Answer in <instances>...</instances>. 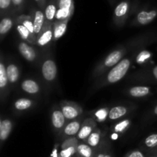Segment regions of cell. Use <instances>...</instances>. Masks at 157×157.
<instances>
[{
	"label": "cell",
	"mask_w": 157,
	"mask_h": 157,
	"mask_svg": "<svg viewBox=\"0 0 157 157\" xmlns=\"http://www.w3.org/2000/svg\"><path fill=\"white\" fill-rule=\"evenodd\" d=\"M96 157H113V151H112L111 143L107 137L104 139V142L99 148L97 149Z\"/></svg>",
	"instance_id": "obj_31"
},
{
	"label": "cell",
	"mask_w": 157,
	"mask_h": 157,
	"mask_svg": "<svg viewBox=\"0 0 157 157\" xmlns=\"http://www.w3.org/2000/svg\"><path fill=\"white\" fill-rule=\"evenodd\" d=\"M15 26H16L17 32L19 34L21 39L30 43L31 45H33V46L34 45H36V38L32 35L30 31L25 26H23L19 22L16 21V19H15Z\"/></svg>",
	"instance_id": "obj_28"
},
{
	"label": "cell",
	"mask_w": 157,
	"mask_h": 157,
	"mask_svg": "<svg viewBox=\"0 0 157 157\" xmlns=\"http://www.w3.org/2000/svg\"><path fill=\"white\" fill-rule=\"evenodd\" d=\"M33 45L21 40L17 43V48L21 56L29 62H35L39 58V52L35 49Z\"/></svg>",
	"instance_id": "obj_14"
},
{
	"label": "cell",
	"mask_w": 157,
	"mask_h": 157,
	"mask_svg": "<svg viewBox=\"0 0 157 157\" xmlns=\"http://www.w3.org/2000/svg\"><path fill=\"white\" fill-rule=\"evenodd\" d=\"M6 72H7L10 88L13 89L16 86L20 78L21 72H20L19 66L13 62H8L7 66H6Z\"/></svg>",
	"instance_id": "obj_21"
},
{
	"label": "cell",
	"mask_w": 157,
	"mask_h": 157,
	"mask_svg": "<svg viewBox=\"0 0 157 157\" xmlns=\"http://www.w3.org/2000/svg\"><path fill=\"white\" fill-rule=\"evenodd\" d=\"M108 107H103L97 109L92 111V118L94 119L97 123H104L106 120L108 119V115L110 112Z\"/></svg>",
	"instance_id": "obj_33"
},
{
	"label": "cell",
	"mask_w": 157,
	"mask_h": 157,
	"mask_svg": "<svg viewBox=\"0 0 157 157\" xmlns=\"http://www.w3.org/2000/svg\"><path fill=\"white\" fill-rule=\"evenodd\" d=\"M14 128V123L9 118L1 117L0 120V149L3 146L5 142L8 139Z\"/></svg>",
	"instance_id": "obj_18"
},
{
	"label": "cell",
	"mask_w": 157,
	"mask_h": 157,
	"mask_svg": "<svg viewBox=\"0 0 157 157\" xmlns=\"http://www.w3.org/2000/svg\"><path fill=\"white\" fill-rule=\"evenodd\" d=\"M50 118L52 130L58 135L64 127L66 123H67V119L60 107V105L55 104L52 106L50 112Z\"/></svg>",
	"instance_id": "obj_6"
},
{
	"label": "cell",
	"mask_w": 157,
	"mask_h": 157,
	"mask_svg": "<svg viewBox=\"0 0 157 157\" xmlns=\"http://www.w3.org/2000/svg\"><path fill=\"white\" fill-rule=\"evenodd\" d=\"M58 10L55 22L71 19L75 12V0H57Z\"/></svg>",
	"instance_id": "obj_9"
},
{
	"label": "cell",
	"mask_w": 157,
	"mask_h": 157,
	"mask_svg": "<svg viewBox=\"0 0 157 157\" xmlns=\"http://www.w3.org/2000/svg\"><path fill=\"white\" fill-rule=\"evenodd\" d=\"M153 114H154V115H157V105H156V106H155L154 109H153Z\"/></svg>",
	"instance_id": "obj_40"
},
{
	"label": "cell",
	"mask_w": 157,
	"mask_h": 157,
	"mask_svg": "<svg viewBox=\"0 0 157 157\" xmlns=\"http://www.w3.org/2000/svg\"><path fill=\"white\" fill-rule=\"evenodd\" d=\"M59 105L67 122L80 117L84 112L83 108L76 102L64 99L60 101Z\"/></svg>",
	"instance_id": "obj_7"
},
{
	"label": "cell",
	"mask_w": 157,
	"mask_h": 157,
	"mask_svg": "<svg viewBox=\"0 0 157 157\" xmlns=\"http://www.w3.org/2000/svg\"><path fill=\"white\" fill-rule=\"evenodd\" d=\"M147 154H148V152H146L139 148V149H135L129 151L125 154L124 157H147Z\"/></svg>",
	"instance_id": "obj_37"
},
{
	"label": "cell",
	"mask_w": 157,
	"mask_h": 157,
	"mask_svg": "<svg viewBox=\"0 0 157 157\" xmlns=\"http://www.w3.org/2000/svg\"><path fill=\"white\" fill-rule=\"evenodd\" d=\"M147 42L148 36L147 35H141L117 46L95 66L90 75L91 79L94 81L98 79L109 69L117 65L123 58L127 56V54L144 47V45Z\"/></svg>",
	"instance_id": "obj_1"
},
{
	"label": "cell",
	"mask_w": 157,
	"mask_h": 157,
	"mask_svg": "<svg viewBox=\"0 0 157 157\" xmlns=\"http://www.w3.org/2000/svg\"><path fill=\"white\" fill-rule=\"evenodd\" d=\"M94 157H96V156H94Z\"/></svg>",
	"instance_id": "obj_43"
},
{
	"label": "cell",
	"mask_w": 157,
	"mask_h": 157,
	"mask_svg": "<svg viewBox=\"0 0 157 157\" xmlns=\"http://www.w3.org/2000/svg\"><path fill=\"white\" fill-rule=\"evenodd\" d=\"M147 157H157V149L148 152Z\"/></svg>",
	"instance_id": "obj_39"
},
{
	"label": "cell",
	"mask_w": 157,
	"mask_h": 157,
	"mask_svg": "<svg viewBox=\"0 0 157 157\" xmlns=\"http://www.w3.org/2000/svg\"><path fill=\"white\" fill-rule=\"evenodd\" d=\"M107 1L109 2V3H110L111 6H113V5L114 4V2H115V0H107Z\"/></svg>",
	"instance_id": "obj_41"
},
{
	"label": "cell",
	"mask_w": 157,
	"mask_h": 157,
	"mask_svg": "<svg viewBox=\"0 0 157 157\" xmlns=\"http://www.w3.org/2000/svg\"><path fill=\"white\" fill-rule=\"evenodd\" d=\"M10 85L8 79L6 72V63L4 59V55L1 53L0 55V99L2 103H4L9 96L10 92Z\"/></svg>",
	"instance_id": "obj_10"
},
{
	"label": "cell",
	"mask_w": 157,
	"mask_h": 157,
	"mask_svg": "<svg viewBox=\"0 0 157 157\" xmlns=\"http://www.w3.org/2000/svg\"><path fill=\"white\" fill-rule=\"evenodd\" d=\"M40 71L48 90L55 85L58 78V67L56 62L51 54H46L41 60Z\"/></svg>",
	"instance_id": "obj_3"
},
{
	"label": "cell",
	"mask_w": 157,
	"mask_h": 157,
	"mask_svg": "<svg viewBox=\"0 0 157 157\" xmlns=\"http://www.w3.org/2000/svg\"><path fill=\"white\" fill-rule=\"evenodd\" d=\"M127 80L130 83H144L157 82V66L151 69H143L132 73L127 77Z\"/></svg>",
	"instance_id": "obj_5"
},
{
	"label": "cell",
	"mask_w": 157,
	"mask_h": 157,
	"mask_svg": "<svg viewBox=\"0 0 157 157\" xmlns=\"http://www.w3.org/2000/svg\"><path fill=\"white\" fill-rule=\"evenodd\" d=\"M16 21L19 22L20 23L25 26L31 33L32 34L34 37L36 38V35L35 33V29H34V24H33V20H32V16L30 15H20L16 17Z\"/></svg>",
	"instance_id": "obj_34"
},
{
	"label": "cell",
	"mask_w": 157,
	"mask_h": 157,
	"mask_svg": "<svg viewBox=\"0 0 157 157\" xmlns=\"http://www.w3.org/2000/svg\"><path fill=\"white\" fill-rule=\"evenodd\" d=\"M140 50V49H138ZM138 50H135L130 53V55H127L123 58L117 65L113 66L109 69L106 73L101 75V77L94 81L93 86L90 89V92H94L99 91L103 88H105L108 86L115 84L121 80H122L128 73L129 70L131 68L132 64L135 60V56Z\"/></svg>",
	"instance_id": "obj_2"
},
{
	"label": "cell",
	"mask_w": 157,
	"mask_h": 157,
	"mask_svg": "<svg viewBox=\"0 0 157 157\" xmlns=\"http://www.w3.org/2000/svg\"><path fill=\"white\" fill-rule=\"evenodd\" d=\"M12 2L13 15L22 12L25 4V0H12Z\"/></svg>",
	"instance_id": "obj_36"
},
{
	"label": "cell",
	"mask_w": 157,
	"mask_h": 157,
	"mask_svg": "<svg viewBox=\"0 0 157 157\" xmlns=\"http://www.w3.org/2000/svg\"><path fill=\"white\" fill-rule=\"evenodd\" d=\"M106 137H107L106 132H104L100 128L97 127L93 131V132L90 134L86 143L90 145L94 149H98L101 146V145L102 144Z\"/></svg>",
	"instance_id": "obj_24"
},
{
	"label": "cell",
	"mask_w": 157,
	"mask_h": 157,
	"mask_svg": "<svg viewBox=\"0 0 157 157\" xmlns=\"http://www.w3.org/2000/svg\"><path fill=\"white\" fill-rule=\"evenodd\" d=\"M35 2V3L37 4L38 7L41 10H44V8H45L46 4H47V0H34Z\"/></svg>",
	"instance_id": "obj_38"
},
{
	"label": "cell",
	"mask_w": 157,
	"mask_h": 157,
	"mask_svg": "<svg viewBox=\"0 0 157 157\" xmlns=\"http://www.w3.org/2000/svg\"><path fill=\"white\" fill-rule=\"evenodd\" d=\"M79 143L77 136L70 137L61 142L60 157H75Z\"/></svg>",
	"instance_id": "obj_15"
},
{
	"label": "cell",
	"mask_w": 157,
	"mask_h": 157,
	"mask_svg": "<svg viewBox=\"0 0 157 157\" xmlns=\"http://www.w3.org/2000/svg\"><path fill=\"white\" fill-rule=\"evenodd\" d=\"M84 120V119L83 116L81 115V116L75 119L67 122L65 126H64V127L63 128L62 130L58 135L59 139L61 140V142H62L66 139L70 138V137L77 136L80 129H81V125H82Z\"/></svg>",
	"instance_id": "obj_11"
},
{
	"label": "cell",
	"mask_w": 157,
	"mask_h": 157,
	"mask_svg": "<svg viewBox=\"0 0 157 157\" xmlns=\"http://www.w3.org/2000/svg\"><path fill=\"white\" fill-rule=\"evenodd\" d=\"M157 17V9H141L130 22V26H144L150 24Z\"/></svg>",
	"instance_id": "obj_8"
},
{
	"label": "cell",
	"mask_w": 157,
	"mask_h": 157,
	"mask_svg": "<svg viewBox=\"0 0 157 157\" xmlns=\"http://www.w3.org/2000/svg\"><path fill=\"white\" fill-rule=\"evenodd\" d=\"M139 148L146 152L157 149V132L151 133L140 143Z\"/></svg>",
	"instance_id": "obj_29"
},
{
	"label": "cell",
	"mask_w": 157,
	"mask_h": 157,
	"mask_svg": "<svg viewBox=\"0 0 157 157\" xmlns=\"http://www.w3.org/2000/svg\"><path fill=\"white\" fill-rule=\"evenodd\" d=\"M21 89L24 92L33 96H38L41 92L40 83L32 78H27L23 80L21 83Z\"/></svg>",
	"instance_id": "obj_19"
},
{
	"label": "cell",
	"mask_w": 157,
	"mask_h": 157,
	"mask_svg": "<svg viewBox=\"0 0 157 157\" xmlns=\"http://www.w3.org/2000/svg\"><path fill=\"white\" fill-rule=\"evenodd\" d=\"M31 16L33 20L34 29H35V35L39 34L41 30L44 26L45 22V17H44V11L40 9H33L31 12Z\"/></svg>",
	"instance_id": "obj_23"
},
{
	"label": "cell",
	"mask_w": 157,
	"mask_h": 157,
	"mask_svg": "<svg viewBox=\"0 0 157 157\" xmlns=\"http://www.w3.org/2000/svg\"><path fill=\"white\" fill-rule=\"evenodd\" d=\"M36 101L30 98H19L15 100L13 103V111L16 113H23V112L32 109L36 106Z\"/></svg>",
	"instance_id": "obj_20"
},
{
	"label": "cell",
	"mask_w": 157,
	"mask_h": 157,
	"mask_svg": "<svg viewBox=\"0 0 157 157\" xmlns=\"http://www.w3.org/2000/svg\"><path fill=\"white\" fill-rule=\"evenodd\" d=\"M133 12V6L130 0H123L118 3L113 15V21L115 26L119 28L125 26Z\"/></svg>",
	"instance_id": "obj_4"
},
{
	"label": "cell",
	"mask_w": 157,
	"mask_h": 157,
	"mask_svg": "<svg viewBox=\"0 0 157 157\" xmlns=\"http://www.w3.org/2000/svg\"><path fill=\"white\" fill-rule=\"evenodd\" d=\"M136 108H137V106L133 103L117 105V106H113L110 108L107 120L111 122L119 121L131 113Z\"/></svg>",
	"instance_id": "obj_12"
},
{
	"label": "cell",
	"mask_w": 157,
	"mask_h": 157,
	"mask_svg": "<svg viewBox=\"0 0 157 157\" xmlns=\"http://www.w3.org/2000/svg\"><path fill=\"white\" fill-rule=\"evenodd\" d=\"M97 127H98V123L95 121L94 119H93L92 117L86 118L83 121L81 129H80L79 132H78V135H77L79 141L86 143L88 137L90 136V134L93 132V131Z\"/></svg>",
	"instance_id": "obj_16"
},
{
	"label": "cell",
	"mask_w": 157,
	"mask_h": 157,
	"mask_svg": "<svg viewBox=\"0 0 157 157\" xmlns=\"http://www.w3.org/2000/svg\"><path fill=\"white\" fill-rule=\"evenodd\" d=\"M75 157H77V156H76V155H75Z\"/></svg>",
	"instance_id": "obj_42"
},
{
	"label": "cell",
	"mask_w": 157,
	"mask_h": 157,
	"mask_svg": "<svg viewBox=\"0 0 157 157\" xmlns=\"http://www.w3.org/2000/svg\"><path fill=\"white\" fill-rule=\"evenodd\" d=\"M152 89L151 87L144 85H140V86H133L131 87L127 88L124 90V93L129 97L131 98H144V97L149 96L151 94Z\"/></svg>",
	"instance_id": "obj_17"
},
{
	"label": "cell",
	"mask_w": 157,
	"mask_h": 157,
	"mask_svg": "<svg viewBox=\"0 0 157 157\" xmlns=\"http://www.w3.org/2000/svg\"><path fill=\"white\" fill-rule=\"evenodd\" d=\"M0 11L2 18L6 15H13L12 0H0Z\"/></svg>",
	"instance_id": "obj_35"
},
{
	"label": "cell",
	"mask_w": 157,
	"mask_h": 157,
	"mask_svg": "<svg viewBox=\"0 0 157 157\" xmlns=\"http://www.w3.org/2000/svg\"><path fill=\"white\" fill-rule=\"evenodd\" d=\"M152 57H153V54L150 51L147 50V49H140L136 52L134 61L136 62V64L140 65V66H144L150 61Z\"/></svg>",
	"instance_id": "obj_32"
},
{
	"label": "cell",
	"mask_w": 157,
	"mask_h": 157,
	"mask_svg": "<svg viewBox=\"0 0 157 157\" xmlns=\"http://www.w3.org/2000/svg\"><path fill=\"white\" fill-rule=\"evenodd\" d=\"M53 42V23L44 22L41 32L36 37V45L39 48L46 49Z\"/></svg>",
	"instance_id": "obj_13"
},
{
	"label": "cell",
	"mask_w": 157,
	"mask_h": 157,
	"mask_svg": "<svg viewBox=\"0 0 157 157\" xmlns=\"http://www.w3.org/2000/svg\"><path fill=\"white\" fill-rule=\"evenodd\" d=\"M70 19L55 22L53 23V42H55L59 40L65 34Z\"/></svg>",
	"instance_id": "obj_27"
},
{
	"label": "cell",
	"mask_w": 157,
	"mask_h": 157,
	"mask_svg": "<svg viewBox=\"0 0 157 157\" xmlns=\"http://www.w3.org/2000/svg\"><path fill=\"white\" fill-rule=\"evenodd\" d=\"M15 19L16 18L14 17V15H6L2 18L0 22V41H3L14 25H15Z\"/></svg>",
	"instance_id": "obj_25"
},
{
	"label": "cell",
	"mask_w": 157,
	"mask_h": 157,
	"mask_svg": "<svg viewBox=\"0 0 157 157\" xmlns=\"http://www.w3.org/2000/svg\"><path fill=\"white\" fill-rule=\"evenodd\" d=\"M97 149L87 144V143L80 141L77 149V157H94L96 155Z\"/></svg>",
	"instance_id": "obj_30"
},
{
	"label": "cell",
	"mask_w": 157,
	"mask_h": 157,
	"mask_svg": "<svg viewBox=\"0 0 157 157\" xmlns=\"http://www.w3.org/2000/svg\"><path fill=\"white\" fill-rule=\"evenodd\" d=\"M58 10V3L57 0H49L47 2L45 8L44 9L45 22L54 23Z\"/></svg>",
	"instance_id": "obj_26"
},
{
	"label": "cell",
	"mask_w": 157,
	"mask_h": 157,
	"mask_svg": "<svg viewBox=\"0 0 157 157\" xmlns=\"http://www.w3.org/2000/svg\"><path fill=\"white\" fill-rule=\"evenodd\" d=\"M132 120L129 118H124L119 120L110 127V132L113 138H117L118 135H122L130 128Z\"/></svg>",
	"instance_id": "obj_22"
}]
</instances>
